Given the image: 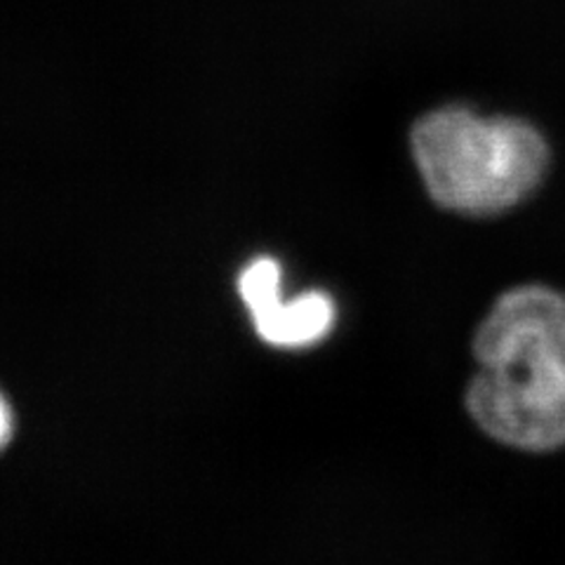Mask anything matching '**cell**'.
<instances>
[{"mask_svg":"<svg viewBox=\"0 0 565 565\" xmlns=\"http://www.w3.org/2000/svg\"><path fill=\"white\" fill-rule=\"evenodd\" d=\"M17 427H20V419H17L14 403L10 401V396L0 392V452L12 446Z\"/></svg>","mask_w":565,"mask_h":565,"instance_id":"cell-4","label":"cell"},{"mask_svg":"<svg viewBox=\"0 0 565 565\" xmlns=\"http://www.w3.org/2000/svg\"><path fill=\"white\" fill-rule=\"evenodd\" d=\"M473 351L481 373L467 403L479 427L523 450L565 446V297L537 286L504 295Z\"/></svg>","mask_w":565,"mask_h":565,"instance_id":"cell-1","label":"cell"},{"mask_svg":"<svg viewBox=\"0 0 565 565\" xmlns=\"http://www.w3.org/2000/svg\"><path fill=\"white\" fill-rule=\"evenodd\" d=\"M238 290L250 309L259 338L276 347H307L323 340L334 323L332 299L307 292L290 302L280 299V269L271 257H257L238 278Z\"/></svg>","mask_w":565,"mask_h":565,"instance_id":"cell-3","label":"cell"},{"mask_svg":"<svg viewBox=\"0 0 565 565\" xmlns=\"http://www.w3.org/2000/svg\"><path fill=\"white\" fill-rule=\"evenodd\" d=\"M413 149L431 196L469 215H490L523 201L550 161L533 126L481 118L462 106L424 116L413 130Z\"/></svg>","mask_w":565,"mask_h":565,"instance_id":"cell-2","label":"cell"}]
</instances>
